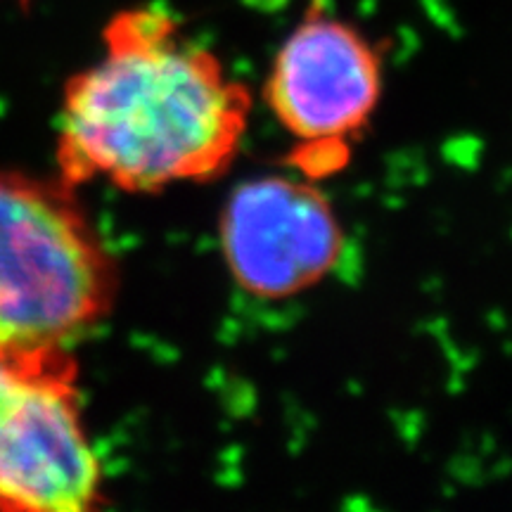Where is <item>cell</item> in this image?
Segmentation results:
<instances>
[{
  "instance_id": "cell-1",
  "label": "cell",
  "mask_w": 512,
  "mask_h": 512,
  "mask_svg": "<svg viewBox=\"0 0 512 512\" xmlns=\"http://www.w3.org/2000/svg\"><path fill=\"white\" fill-rule=\"evenodd\" d=\"M252 95L159 8L121 10L102 57L67 81L57 124L60 181L124 192L207 183L238 157Z\"/></svg>"
},
{
  "instance_id": "cell-2",
  "label": "cell",
  "mask_w": 512,
  "mask_h": 512,
  "mask_svg": "<svg viewBox=\"0 0 512 512\" xmlns=\"http://www.w3.org/2000/svg\"><path fill=\"white\" fill-rule=\"evenodd\" d=\"M72 185L0 171V344H62L110 316L117 264Z\"/></svg>"
},
{
  "instance_id": "cell-3",
  "label": "cell",
  "mask_w": 512,
  "mask_h": 512,
  "mask_svg": "<svg viewBox=\"0 0 512 512\" xmlns=\"http://www.w3.org/2000/svg\"><path fill=\"white\" fill-rule=\"evenodd\" d=\"M102 467L62 344H0V510L91 512Z\"/></svg>"
},
{
  "instance_id": "cell-4",
  "label": "cell",
  "mask_w": 512,
  "mask_h": 512,
  "mask_svg": "<svg viewBox=\"0 0 512 512\" xmlns=\"http://www.w3.org/2000/svg\"><path fill=\"white\" fill-rule=\"evenodd\" d=\"M221 247L242 290L287 299L335 271L344 230L316 185L261 176L238 185L221 216Z\"/></svg>"
},
{
  "instance_id": "cell-5",
  "label": "cell",
  "mask_w": 512,
  "mask_h": 512,
  "mask_svg": "<svg viewBox=\"0 0 512 512\" xmlns=\"http://www.w3.org/2000/svg\"><path fill=\"white\" fill-rule=\"evenodd\" d=\"M264 95L299 145H349L380 102V55L351 24L311 12L280 46Z\"/></svg>"
}]
</instances>
